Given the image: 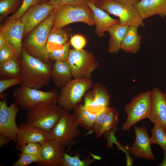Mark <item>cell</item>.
<instances>
[{"label": "cell", "mask_w": 166, "mask_h": 166, "mask_svg": "<svg viewBox=\"0 0 166 166\" xmlns=\"http://www.w3.org/2000/svg\"><path fill=\"white\" fill-rule=\"evenodd\" d=\"M18 62L21 84L37 89L49 85L52 66L48 62L29 54L23 48L22 57Z\"/></svg>", "instance_id": "obj_1"}, {"label": "cell", "mask_w": 166, "mask_h": 166, "mask_svg": "<svg viewBox=\"0 0 166 166\" xmlns=\"http://www.w3.org/2000/svg\"><path fill=\"white\" fill-rule=\"evenodd\" d=\"M56 9L46 19L36 27L28 38L23 48L30 55L48 62L49 52L46 42L53 25Z\"/></svg>", "instance_id": "obj_2"}, {"label": "cell", "mask_w": 166, "mask_h": 166, "mask_svg": "<svg viewBox=\"0 0 166 166\" xmlns=\"http://www.w3.org/2000/svg\"><path fill=\"white\" fill-rule=\"evenodd\" d=\"M78 126L73 114L63 109L60 119L48 132V140L69 150L81 135Z\"/></svg>", "instance_id": "obj_3"}, {"label": "cell", "mask_w": 166, "mask_h": 166, "mask_svg": "<svg viewBox=\"0 0 166 166\" xmlns=\"http://www.w3.org/2000/svg\"><path fill=\"white\" fill-rule=\"evenodd\" d=\"M58 94L54 89L45 92L21 84L14 90L13 97L20 109L28 111L42 103L56 104Z\"/></svg>", "instance_id": "obj_4"}, {"label": "cell", "mask_w": 166, "mask_h": 166, "mask_svg": "<svg viewBox=\"0 0 166 166\" xmlns=\"http://www.w3.org/2000/svg\"><path fill=\"white\" fill-rule=\"evenodd\" d=\"M78 22L91 26L95 25L92 11L87 4L77 6H61L56 9L53 25L50 32L69 24Z\"/></svg>", "instance_id": "obj_5"}, {"label": "cell", "mask_w": 166, "mask_h": 166, "mask_svg": "<svg viewBox=\"0 0 166 166\" xmlns=\"http://www.w3.org/2000/svg\"><path fill=\"white\" fill-rule=\"evenodd\" d=\"M63 109L56 104L40 103L28 111L26 122L49 132L60 119Z\"/></svg>", "instance_id": "obj_6"}, {"label": "cell", "mask_w": 166, "mask_h": 166, "mask_svg": "<svg viewBox=\"0 0 166 166\" xmlns=\"http://www.w3.org/2000/svg\"><path fill=\"white\" fill-rule=\"evenodd\" d=\"M93 84L91 79H72L61 88L57 103L67 111L73 110L78 104L81 103L85 93Z\"/></svg>", "instance_id": "obj_7"}, {"label": "cell", "mask_w": 166, "mask_h": 166, "mask_svg": "<svg viewBox=\"0 0 166 166\" xmlns=\"http://www.w3.org/2000/svg\"><path fill=\"white\" fill-rule=\"evenodd\" d=\"M96 6L108 13L118 17L119 24L129 26L145 25L134 5L122 3L113 0H98Z\"/></svg>", "instance_id": "obj_8"}, {"label": "cell", "mask_w": 166, "mask_h": 166, "mask_svg": "<svg viewBox=\"0 0 166 166\" xmlns=\"http://www.w3.org/2000/svg\"><path fill=\"white\" fill-rule=\"evenodd\" d=\"M67 61L73 78L91 79L92 72L99 65L93 54L83 49H70Z\"/></svg>", "instance_id": "obj_9"}, {"label": "cell", "mask_w": 166, "mask_h": 166, "mask_svg": "<svg viewBox=\"0 0 166 166\" xmlns=\"http://www.w3.org/2000/svg\"><path fill=\"white\" fill-rule=\"evenodd\" d=\"M151 95L150 91L140 93L135 96L125 106L124 111L127 118L122 125L123 131H128L136 123L148 118L151 108Z\"/></svg>", "instance_id": "obj_10"}, {"label": "cell", "mask_w": 166, "mask_h": 166, "mask_svg": "<svg viewBox=\"0 0 166 166\" xmlns=\"http://www.w3.org/2000/svg\"><path fill=\"white\" fill-rule=\"evenodd\" d=\"M20 109L14 102L8 106L5 99L0 101V134L6 136L16 143L19 128L16 117Z\"/></svg>", "instance_id": "obj_11"}, {"label": "cell", "mask_w": 166, "mask_h": 166, "mask_svg": "<svg viewBox=\"0 0 166 166\" xmlns=\"http://www.w3.org/2000/svg\"><path fill=\"white\" fill-rule=\"evenodd\" d=\"M92 87L84 95L83 105L91 113H97L109 106L110 95L107 89L100 83L93 84Z\"/></svg>", "instance_id": "obj_12"}, {"label": "cell", "mask_w": 166, "mask_h": 166, "mask_svg": "<svg viewBox=\"0 0 166 166\" xmlns=\"http://www.w3.org/2000/svg\"><path fill=\"white\" fill-rule=\"evenodd\" d=\"M134 130L135 140L131 146H125L126 148L135 158L154 160L155 157L151 149L150 137L148 134L147 128L144 126H134Z\"/></svg>", "instance_id": "obj_13"}, {"label": "cell", "mask_w": 166, "mask_h": 166, "mask_svg": "<svg viewBox=\"0 0 166 166\" xmlns=\"http://www.w3.org/2000/svg\"><path fill=\"white\" fill-rule=\"evenodd\" d=\"M55 9L54 6L46 2L37 3L29 8L20 19L24 26V34H27L48 18Z\"/></svg>", "instance_id": "obj_14"}, {"label": "cell", "mask_w": 166, "mask_h": 166, "mask_svg": "<svg viewBox=\"0 0 166 166\" xmlns=\"http://www.w3.org/2000/svg\"><path fill=\"white\" fill-rule=\"evenodd\" d=\"M7 42L13 48L17 58L21 59L22 55V39L24 35V25L20 19L10 20L2 26Z\"/></svg>", "instance_id": "obj_15"}, {"label": "cell", "mask_w": 166, "mask_h": 166, "mask_svg": "<svg viewBox=\"0 0 166 166\" xmlns=\"http://www.w3.org/2000/svg\"><path fill=\"white\" fill-rule=\"evenodd\" d=\"M151 104L148 118L160 124L166 131V93L157 87L151 91Z\"/></svg>", "instance_id": "obj_16"}, {"label": "cell", "mask_w": 166, "mask_h": 166, "mask_svg": "<svg viewBox=\"0 0 166 166\" xmlns=\"http://www.w3.org/2000/svg\"><path fill=\"white\" fill-rule=\"evenodd\" d=\"M119 116L118 111L109 106L100 112L95 120L91 130L96 138L100 139L105 132L116 129L119 123Z\"/></svg>", "instance_id": "obj_17"}, {"label": "cell", "mask_w": 166, "mask_h": 166, "mask_svg": "<svg viewBox=\"0 0 166 166\" xmlns=\"http://www.w3.org/2000/svg\"><path fill=\"white\" fill-rule=\"evenodd\" d=\"M17 134L16 149L22 145L30 142H37L41 144L48 140V132L26 122L18 127Z\"/></svg>", "instance_id": "obj_18"}, {"label": "cell", "mask_w": 166, "mask_h": 166, "mask_svg": "<svg viewBox=\"0 0 166 166\" xmlns=\"http://www.w3.org/2000/svg\"><path fill=\"white\" fill-rule=\"evenodd\" d=\"M65 148L48 140L41 144L40 156L42 161L37 164L42 166H61Z\"/></svg>", "instance_id": "obj_19"}, {"label": "cell", "mask_w": 166, "mask_h": 166, "mask_svg": "<svg viewBox=\"0 0 166 166\" xmlns=\"http://www.w3.org/2000/svg\"><path fill=\"white\" fill-rule=\"evenodd\" d=\"M134 6L143 20L156 14L166 16V0H140Z\"/></svg>", "instance_id": "obj_20"}, {"label": "cell", "mask_w": 166, "mask_h": 166, "mask_svg": "<svg viewBox=\"0 0 166 166\" xmlns=\"http://www.w3.org/2000/svg\"><path fill=\"white\" fill-rule=\"evenodd\" d=\"M87 4L92 11L93 18L96 26L95 33L97 35L102 37L104 33L111 25L119 23V19L111 17L107 12L88 1Z\"/></svg>", "instance_id": "obj_21"}, {"label": "cell", "mask_w": 166, "mask_h": 166, "mask_svg": "<svg viewBox=\"0 0 166 166\" xmlns=\"http://www.w3.org/2000/svg\"><path fill=\"white\" fill-rule=\"evenodd\" d=\"M70 67L67 61H56L52 65L51 81L61 88L72 79Z\"/></svg>", "instance_id": "obj_22"}, {"label": "cell", "mask_w": 166, "mask_h": 166, "mask_svg": "<svg viewBox=\"0 0 166 166\" xmlns=\"http://www.w3.org/2000/svg\"><path fill=\"white\" fill-rule=\"evenodd\" d=\"M129 26L119 23L113 24L107 29L110 36L108 52L117 53L121 49L122 42L126 34Z\"/></svg>", "instance_id": "obj_23"}, {"label": "cell", "mask_w": 166, "mask_h": 166, "mask_svg": "<svg viewBox=\"0 0 166 166\" xmlns=\"http://www.w3.org/2000/svg\"><path fill=\"white\" fill-rule=\"evenodd\" d=\"M73 117L79 126L87 131H91L98 114L93 113L87 110L81 103L73 109Z\"/></svg>", "instance_id": "obj_24"}, {"label": "cell", "mask_w": 166, "mask_h": 166, "mask_svg": "<svg viewBox=\"0 0 166 166\" xmlns=\"http://www.w3.org/2000/svg\"><path fill=\"white\" fill-rule=\"evenodd\" d=\"M138 27L129 26L122 42L121 49L127 53L135 54L140 47L142 37L138 33Z\"/></svg>", "instance_id": "obj_25"}, {"label": "cell", "mask_w": 166, "mask_h": 166, "mask_svg": "<svg viewBox=\"0 0 166 166\" xmlns=\"http://www.w3.org/2000/svg\"><path fill=\"white\" fill-rule=\"evenodd\" d=\"M67 40L68 35L62 28L50 32L46 42V47L49 53L61 48Z\"/></svg>", "instance_id": "obj_26"}, {"label": "cell", "mask_w": 166, "mask_h": 166, "mask_svg": "<svg viewBox=\"0 0 166 166\" xmlns=\"http://www.w3.org/2000/svg\"><path fill=\"white\" fill-rule=\"evenodd\" d=\"M18 60L16 57L0 63L1 79L19 77L20 69Z\"/></svg>", "instance_id": "obj_27"}, {"label": "cell", "mask_w": 166, "mask_h": 166, "mask_svg": "<svg viewBox=\"0 0 166 166\" xmlns=\"http://www.w3.org/2000/svg\"><path fill=\"white\" fill-rule=\"evenodd\" d=\"M81 155L76 152L73 156H71L65 152L64 153L61 166H88L93 163L95 158L85 157L83 160L80 159Z\"/></svg>", "instance_id": "obj_28"}, {"label": "cell", "mask_w": 166, "mask_h": 166, "mask_svg": "<svg viewBox=\"0 0 166 166\" xmlns=\"http://www.w3.org/2000/svg\"><path fill=\"white\" fill-rule=\"evenodd\" d=\"M151 144L159 145L163 152H166V131L164 129L160 124H155L151 131Z\"/></svg>", "instance_id": "obj_29"}, {"label": "cell", "mask_w": 166, "mask_h": 166, "mask_svg": "<svg viewBox=\"0 0 166 166\" xmlns=\"http://www.w3.org/2000/svg\"><path fill=\"white\" fill-rule=\"evenodd\" d=\"M70 44L67 42L60 49L49 52L48 59L56 61H67L69 51Z\"/></svg>", "instance_id": "obj_30"}, {"label": "cell", "mask_w": 166, "mask_h": 166, "mask_svg": "<svg viewBox=\"0 0 166 166\" xmlns=\"http://www.w3.org/2000/svg\"><path fill=\"white\" fill-rule=\"evenodd\" d=\"M19 159L13 164V166H27L34 163L38 164L42 161L40 155H36L22 153Z\"/></svg>", "instance_id": "obj_31"}, {"label": "cell", "mask_w": 166, "mask_h": 166, "mask_svg": "<svg viewBox=\"0 0 166 166\" xmlns=\"http://www.w3.org/2000/svg\"><path fill=\"white\" fill-rule=\"evenodd\" d=\"M89 1V0H49L46 3L53 6L56 9L63 5L80 6L86 4Z\"/></svg>", "instance_id": "obj_32"}, {"label": "cell", "mask_w": 166, "mask_h": 166, "mask_svg": "<svg viewBox=\"0 0 166 166\" xmlns=\"http://www.w3.org/2000/svg\"><path fill=\"white\" fill-rule=\"evenodd\" d=\"M41 144L37 142H30L22 145L18 149L22 153L40 155Z\"/></svg>", "instance_id": "obj_33"}, {"label": "cell", "mask_w": 166, "mask_h": 166, "mask_svg": "<svg viewBox=\"0 0 166 166\" xmlns=\"http://www.w3.org/2000/svg\"><path fill=\"white\" fill-rule=\"evenodd\" d=\"M38 0H23L20 7L13 15L9 18V21L19 18L30 7L38 3Z\"/></svg>", "instance_id": "obj_34"}, {"label": "cell", "mask_w": 166, "mask_h": 166, "mask_svg": "<svg viewBox=\"0 0 166 166\" xmlns=\"http://www.w3.org/2000/svg\"><path fill=\"white\" fill-rule=\"evenodd\" d=\"M21 0H1L0 2V14L4 16L15 7Z\"/></svg>", "instance_id": "obj_35"}, {"label": "cell", "mask_w": 166, "mask_h": 166, "mask_svg": "<svg viewBox=\"0 0 166 166\" xmlns=\"http://www.w3.org/2000/svg\"><path fill=\"white\" fill-rule=\"evenodd\" d=\"M22 80L18 77L0 80V94H1L5 90L9 88L22 83Z\"/></svg>", "instance_id": "obj_36"}, {"label": "cell", "mask_w": 166, "mask_h": 166, "mask_svg": "<svg viewBox=\"0 0 166 166\" xmlns=\"http://www.w3.org/2000/svg\"><path fill=\"white\" fill-rule=\"evenodd\" d=\"M16 57L14 50L8 42L0 49V63Z\"/></svg>", "instance_id": "obj_37"}, {"label": "cell", "mask_w": 166, "mask_h": 166, "mask_svg": "<svg viewBox=\"0 0 166 166\" xmlns=\"http://www.w3.org/2000/svg\"><path fill=\"white\" fill-rule=\"evenodd\" d=\"M70 42L74 49L81 50L83 49L86 45V40L83 36L75 34L71 38Z\"/></svg>", "instance_id": "obj_38"}, {"label": "cell", "mask_w": 166, "mask_h": 166, "mask_svg": "<svg viewBox=\"0 0 166 166\" xmlns=\"http://www.w3.org/2000/svg\"><path fill=\"white\" fill-rule=\"evenodd\" d=\"M116 130V129L110 130L105 132L103 134L107 141V146L108 148H113V144H116L117 142L115 136Z\"/></svg>", "instance_id": "obj_39"}, {"label": "cell", "mask_w": 166, "mask_h": 166, "mask_svg": "<svg viewBox=\"0 0 166 166\" xmlns=\"http://www.w3.org/2000/svg\"><path fill=\"white\" fill-rule=\"evenodd\" d=\"M118 148L123 151L126 154V165L127 166H132L133 164V159L130 155L129 151L125 147L123 146L121 143L117 142L116 144Z\"/></svg>", "instance_id": "obj_40"}, {"label": "cell", "mask_w": 166, "mask_h": 166, "mask_svg": "<svg viewBox=\"0 0 166 166\" xmlns=\"http://www.w3.org/2000/svg\"><path fill=\"white\" fill-rule=\"evenodd\" d=\"M11 140L6 136L0 134V148H2L5 144L9 143Z\"/></svg>", "instance_id": "obj_41"}, {"label": "cell", "mask_w": 166, "mask_h": 166, "mask_svg": "<svg viewBox=\"0 0 166 166\" xmlns=\"http://www.w3.org/2000/svg\"><path fill=\"white\" fill-rule=\"evenodd\" d=\"M7 43L6 36L2 31L0 29V49H1Z\"/></svg>", "instance_id": "obj_42"}, {"label": "cell", "mask_w": 166, "mask_h": 166, "mask_svg": "<svg viewBox=\"0 0 166 166\" xmlns=\"http://www.w3.org/2000/svg\"><path fill=\"white\" fill-rule=\"evenodd\" d=\"M124 4L134 5L140 0H113Z\"/></svg>", "instance_id": "obj_43"}, {"label": "cell", "mask_w": 166, "mask_h": 166, "mask_svg": "<svg viewBox=\"0 0 166 166\" xmlns=\"http://www.w3.org/2000/svg\"><path fill=\"white\" fill-rule=\"evenodd\" d=\"M164 152V156L162 162L158 164V166H166V152Z\"/></svg>", "instance_id": "obj_44"}, {"label": "cell", "mask_w": 166, "mask_h": 166, "mask_svg": "<svg viewBox=\"0 0 166 166\" xmlns=\"http://www.w3.org/2000/svg\"><path fill=\"white\" fill-rule=\"evenodd\" d=\"M98 0H89V1L96 5Z\"/></svg>", "instance_id": "obj_45"}, {"label": "cell", "mask_w": 166, "mask_h": 166, "mask_svg": "<svg viewBox=\"0 0 166 166\" xmlns=\"http://www.w3.org/2000/svg\"></svg>", "instance_id": "obj_46"}]
</instances>
